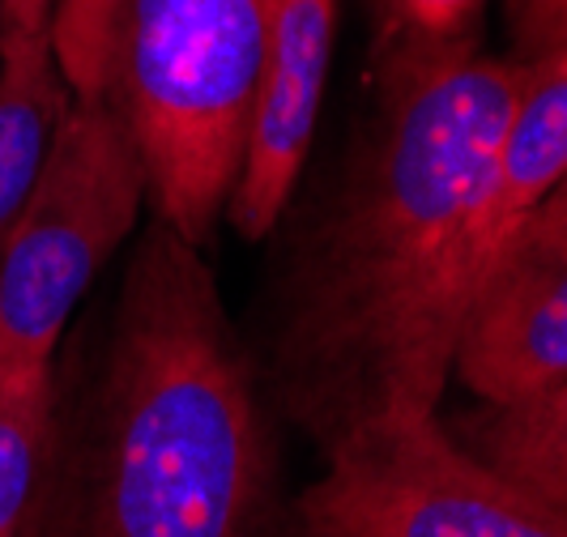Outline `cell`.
Returning <instances> with one entry per match:
<instances>
[{"label":"cell","mask_w":567,"mask_h":537,"mask_svg":"<svg viewBox=\"0 0 567 537\" xmlns=\"http://www.w3.org/2000/svg\"><path fill=\"white\" fill-rule=\"evenodd\" d=\"M529 64L478 43L375 56V115L299 265L282 389L320 444L389 414H435L465 311L456 252Z\"/></svg>","instance_id":"cell-1"},{"label":"cell","mask_w":567,"mask_h":537,"mask_svg":"<svg viewBox=\"0 0 567 537\" xmlns=\"http://www.w3.org/2000/svg\"><path fill=\"white\" fill-rule=\"evenodd\" d=\"M78 537H265L274 444L200 248L154 223L128 260Z\"/></svg>","instance_id":"cell-2"},{"label":"cell","mask_w":567,"mask_h":537,"mask_svg":"<svg viewBox=\"0 0 567 537\" xmlns=\"http://www.w3.org/2000/svg\"><path fill=\"white\" fill-rule=\"evenodd\" d=\"M274 0H124L112 99L158 223L205 244L244 167Z\"/></svg>","instance_id":"cell-3"},{"label":"cell","mask_w":567,"mask_h":537,"mask_svg":"<svg viewBox=\"0 0 567 537\" xmlns=\"http://www.w3.org/2000/svg\"><path fill=\"white\" fill-rule=\"evenodd\" d=\"M150 175L112 99H73L52 158L0 252V380L52 384V359L90 282L137 227Z\"/></svg>","instance_id":"cell-4"},{"label":"cell","mask_w":567,"mask_h":537,"mask_svg":"<svg viewBox=\"0 0 567 537\" xmlns=\"http://www.w3.org/2000/svg\"><path fill=\"white\" fill-rule=\"evenodd\" d=\"M324 456L299 499L303 537H567V512L465 453L440 414L359 423Z\"/></svg>","instance_id":"cell-5"},{"label":"cell","mask_w":567,"mask_h":537,"mask_svg":"<svg viewBox=\"0 0 567 537\" xmlns=\"http://www.w3.org/2000/svg\"><path fill=\"white\" fill-rule=\"evenodd\" d=\"M338 43V0H274L244 167L227 218L244 239H265L286 214L316 142V120Z\"/></svg>","instance_id":"cell-6"},{"label":"cell","mask_w":567,"mask_h":537,"mask_svg":"<svg viewBox=\"0 0 567 537\" xmlns=\"http://www.w3.org/2000/svg\"><path fill=\"white\" fill-rule=\"evenodd\" d=\"M453 375L483 405H512L567 380V230H520L478 290Z\"/></svg>","instance_id":"cell-7"},{"label":"cell","mask_w":567,"mask_h":537,"mask_svg":"<svg viewBox=\"0 0 567 537\" xmlns=\"http://www.w3.org/2000/svg\"><path fill=\"white\" fill-rule=\"evenodd\" d=\"M525 64V85L491 154V171L456 252V303L465 316L525 223L567 184V48Z\"/></svg>","instance_id":"cell-8"},{"label":"cell","mask_w":567,"mask_h":537,"mask_svg":"<svg viewBox=\"0 0 567 537\" xmlns=\"http://www.w3.org/2000/svg\"><path fill=\"white\" fill-rule=\"evenodd\" d=\"M73 107L52 39L0 48V252L30 205Z\"/></svg>","instance_id":"cell-9"},{"label":"cell","mask_w":567,"mask_h":537,"mask_svg":"<svg viewBox=\"0 0 567 537\" xmlns=\"http://www.w3.org/2000/svg\"><path fill=\"white\" fill-rule=\"evenodd\" d=\"M444 426L495 474L567 512V380L512 405H478Z\"/></svg>","instance_id":"cell-10"},{"label":"cell","mask_w":567,"mask_h":537,"mask_svg":"<svg viewBox=\"0 0 567 537\" xmlns=\"http://www.w3.org/2000/svg\"><path fill=\"white\" fill-rule=\"evenodd\" d=\"M52 384L0 380V537H18L52 435Z\"/></svg>","instance_id":"cell-11"},{"label":"cell","mask_w":567,"mask_h":537,"mask_svg":"<svg viewBox=\"0 0 567 537\" xmlns=\"http://www.w3.org/2000/svg\"><path fill=\"white\" fill-rule=\"evenodd\" d=\"M124 0H60L52 52L73 99H107Z\"/></svg>","instance_id":"cell-12"},{"label":"cell","mask_w":567,"mask_h":537,"mask_svg":"<svg viewBox=\"0 0 567 537\" xmlns=\"http://www.w3.org/2000/svg\"><path fill=\"white\" fill-rule=\"evenodd\" d=\"M486 0H371L375 56L401 48L478 43Z\"/></svg>","instance_id":"cell-13"},{"label":"cell","mask_w":567,"mask_h":537,"mask_svg":"<svg viewBox=\"0 0 567 537\" xmlns=\"http://www.w3.org/2000/svg\"><path fill=\"white\" fill-rule=\"evenodd\" d=\"M508 4L516 60H538L567 48V0H504Z\"/></svg>","instance_id":"cell-14"},{"label":"cell","mask_w":567,"mask_h":537,"mask_svg":"<svg viewBox=\"0 0 567 537\" xmlns=\"http://www.w3.org/2000/svg\"><path fill=\"white\" fill-rule=\"evenodd\" d=\"M60 0H0V48L52 39Z\"/></svg>","instance_id":"cell-15"},{"label":"cell","mask_w":567,"mask_h":537,"mask_svg":"<svg viewBox=\"0 0 567 537\" xmlns=\"http://www.w3.org/2000/svg\"><path fill=\"white\" fill-rule=\"evenodd\" d=\"M525 230H534V235H564L567 230V184L542 205L529 223H525Z\"/></svg>","instance_id":"cell-16"}]
</instances>
